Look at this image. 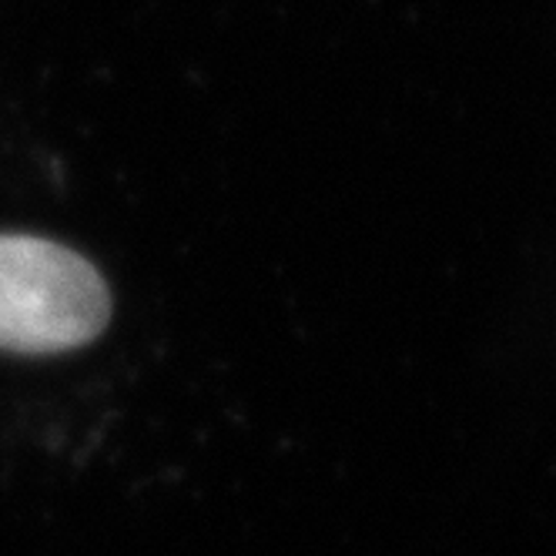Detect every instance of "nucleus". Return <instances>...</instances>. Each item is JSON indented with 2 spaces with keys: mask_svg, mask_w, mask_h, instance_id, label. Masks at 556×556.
Instances as JSON below:
<instances>
[{
  "mask_svg": "<svg viewBox=\"0 0 556 556\" xmlns=\"http://www.w3.org/2000/svg\"><path fill=\"white\" fill-rule=\"evenodd\" d=\"M108 319L111 292L85 255L48 238L0 235V352L81 349Z\"/></svg>",
  "mask_w": 556,
  "mask_h": 556,
  "instance_id": "f257e3e1",
  "label": "nucleus"
}]
</instances>
